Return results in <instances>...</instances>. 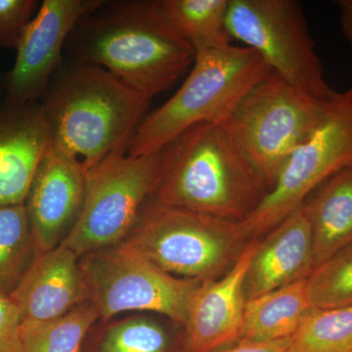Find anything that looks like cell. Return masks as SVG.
Masks as SVG:
<instances>
[{
  "instance_id": "obj_16",
  "label": "cell",
  "mask_w": 352,
  "mask_h": 352,
  "mask_svg": "<svg viewBox=\"0 0 352 352\" xmlns=\"http://www.w3.org/2000/svg\"><path fill=\"white\" fill-rule=\"evenodd\" d=\"M50 145V126L41 103L0 104V207L25 204Z\"/></svg>"
},
{
  "instance_id": "obj_21",
  "label": "cell",
  "mask_w": 352,
  "mask_h": 352,
  "mask_svg": "<svg viewBox=\"0 0 352 352\" xmlns=\"http://www.w3.org/2000/svg\"><path fill=\"white\" fill-rule=\"evenodd\" d=\"M99 321L89 302L53 320L22 321L23 352H83L90 331Z\"/></svg>"
},
{
  "instance_id": "obj_10",
  "label": "cell",
  "mask_w": 352,
  "mask_h": 352,
  "mask_svg": "<svg viewBox=\"0 0 352 352\" xmlns=\"http://www.w3.org/2000/svg\"><path fill=\"white\" fill-rule=\"evenodd\" d=\"M352 164V87L339 91L309 136L280 171L258 208L241 221L248 239H259L286 219L322 182Z\"/></svg>"
},
{
  "instance_id": "obj_18",
  "label": "cell",
  "mask_w": 352,
  "mask_h": 352,
  "mask_svg": "<svg viewBox=\"0 0 352 352\" xmlns=\"http://www.w3.org/2000/svg\"><path fill=\"white\" fill-rule=\"evenodd\" d=\"M310 308L307 279L248 300L240 340L268 342L292 337Z\"/></svg>"
},
{
  "instance_id": "obj_9",
  "label": "cell",
  "mask_w": 352,
  "mask_h": 352,
  "mask_svg": "<svg viewBox=\"0 0 352 352\" xmlns=\"http://www.w3.org/2000/svg\"><path fill=\"white\" fill-rule=\"evenodd\" d=\"M227 32L251 48L271 71L303 94L328 105L339 91L325 78L300 2L230 0Z\"/></svg>"
},
{
  "instance_id": "obj_26",
  "label": "cell",
  "mask_w": 352,
  "mask_h": 352,
  "mask_svg": "<svg viewBox=\"0 0 352 352\" xmlns=\"http://www.w3.org/2000/svg\"><path fill=\"white\" fill-rule=\"evenodd\" d=\"M22 318L12 300L0 296V352H23Z\"/></svg>"
},
{
  "instance_id": "obj_24",
  "label": "cell",
  "mask_w": 352,
  "mask_h": 352,
  "mask_svg": "<svg viewBox=\"0 0 352 352\" xmlns=\"http://www.w3.org/2000/svg\"><path fill=\"white\" fill-rule=\"evenodd\" d=\"M311 307L352 305V243L314 268L307 279Z\"/></svg>"
},
{
  "instance_id": "obj_29",
  "label": "cell",
  "mask_w": 352,
  "mask_h": 352,
  "mask_svg": "<svg viewBox=\"0 0 352 352\" xmlns=\"http://www.w3.org/2000/svg\"><path fill=\"white\" fill-rule=\"evenodd\" d=\"M6 91V75L0 74V91Z\"/></svg>"
},
{
  "instance_id": "obj_1",
  "label": "cell",
  "mask_w": 352,
  "mask_h": 352,
  "mask_svg": "<svg viewBox=\"0 0 352 352\" xmlns=\"http://www.w3.org/2000/svg\"><path fill=\"white\" fill-rule=\"evenodd\" d=\"M72 61L105 69L150 100L195 62L194 46L156 1H104L83 17L66 46Z\"/></svg>"
},
{
  "instance_id": "obj_15",
  "label": "cell",
  "mask_w": 352,
  "mask_h": 352,
  "mask_svg": "<svg viewBox=\"0 0 352 352\" xmlns=\"http://www.w3.org/2000/svg\"><path fill=\"white\" fill-rule=\"evenodd\" d=\"M22 321L59 318L88 302L80 258L64 245L41 252L9 296Z\"/></svg>"
},
{
  "instance_id": "obj_5",
  "label": "cell",
  "mask_w": 352,
  "mask_h": 352,
  "mask_svg": "<svg viewBox=\"0 0 352 352\" xmlns=\"http://www.w3.org/2000/svg\"><path fill=\"white\" fill-rule=\"evenodd\" d=\"M239 221L164 205L145 204L124 244L176 277L217 279L247 245Z\"/></svg>"
},
{
  "instance_id": "obj_14",
  "label": "cell",
  "mask_w": 352,
  "mask_h": 352,
  "mask_svg": "<svg viewBox=\"0 0 352 352\" xmlns=\"http://www.w3.org/2000/svg\"><path fill=\"white\" fill-rule=\"evenodd\" d=\"M315 268L311 226L305 205L264 235L248 270V300L307 279Z\"/></svg>"
},
{
  "instance_id": "obj_11",
  "label": "cell",
  "mask_w": 352,
  "mask_h": 352,
  "mask_svg": "<svg viewBox=\"0 0 352 352\" xmlns=\"http://www.w3.org/2000/svg\"><path fill=\"white\" fill-rule=\"evenodd\" d=\"M103 0H44L18 45L12 69L6 74V99L14 105L39 103L62 66L69 34Z\"/></svg>"
},
{
  "instance_id": "obj_17",
  "label": "cell",
  "mask_w": 352,
  "mask_h": 352,
  "mask_svg": "<svg viewBox=\"0 0 352 352\" xmlns=\"http://www.w3.org/2000/svg\"><path fill=\"white\" fill-rule=\"evenodd\" d=\"M303 205L311 226L316 267L352 243V164L322 182Z\"/></svg>"
},
{
  "instance_id": "obj_12",
  "label": "cell",
  "mask_w": 352,
  "mask_h": 352,
  "mask_svg": "<svg viewBox=\"0 0 352 352\" xmlns=\"http://www.w3.org/2000/svg\"><path fill=\"white\" fill-rule=\"evenodd\" d=\"M85 194V171L50 143L25 200L38 254L63 244L82 214Z\"/></svg>"
},
{
  "instance_id": "obj_22",
  "label": "cell",
  "mask_w": 352,
  "mask_h": 352,
  "mask_svg": "<svg viewBox=\"0 0 352 352\" xmlns=\"http://www.w3.org/2000/svg\"><path fill=\"white\" fill-rule=\"evenodd\" d=\"M38 256L25 204L0 207V296H11Z\"/></svg>"
},
{
  "instance_id": "obj_27",
  "label": "cell",
  "mask_w": 352,
  "mask_h": 352,
  "mask_svg": "<svg viewBox=\"0 0 352 352\" xmlns=\"http://www.w3.org/2000/svg\"><path fill=\"white\" fill-rule=\"evenodd\" d=\"M215 352H294L291 337L287 339L268 340V342H251L239 340L232 346Z\"/></svg>"
},
{
  "instance_id": "obj_25",
  "label": "cell",
  "mask_w": 352,
  "mask_h": 352,
  "mask_svg": "<svg viewBox=\"0 0 352 352\" xmlns=\"http://www.w3.org/2000/svg\"><path fill=\"white\" fill-rule=\"evenodd\" d=\"M39 6L36 0H0V47L17 50Z\"/></svg>"
},
{
  "instance_id": "obj_8",
  "label": "cell",
  "mask_w": 352,
  "mask_h": 352,
  "mask_svg": "<svg viewBox=\"0 0 352 352\" xmlns=\"http://www.w3.org/2000/svg\"><path fill=\"white\" fill-rule=\"evenodd\" d=\"M80 265L100 321L147 312L184 328L190 300L203 282L171 275L124 243L80 256Z\"/></svg>"
},
{
  "instance_id": "obj_13",
  "label": "cell",
  "mask_w": 352,
  "mask_h": 352,
  "mask_svg": "<svg viewBox=\"0 0 352 352\" xmlns=\"http://www.w3.org/2000/svg\"><path fill=\"white\" fill-rule=\"evenodd\" d=\"M258 242L250 240L226 274L197 288L184 326L188 352L219 351L239 342L247 303L245 280Z\"/></svg>"
},
{
  "instance_id": "obj_7",
  "label": "cell",
  "mask_w": 352,
  "mask_h": 352,
  "mask_svg": "<svg viewBox=\"0 0 352 352\" xmlns=\"http://www.w3.org/2000/svg\"><path fill=\"white\" fill-rule=\"evenodd\" d=\"M175 151V143L140 157H113L87 178L82 214L63 244L78 258L126 239L154 195Z\"/></svg>"
},
{
  "instance_id": "obj_2",
  "label": "cell",
  "mask_w": 352,
  "mask_h": 352,
  "mask_svg": "<svg viewBox=\"0 0 352 352\" xmlns=\"http://www.w3.org/2000/svg\"><path fill=\"white\" fill-rule=\"evenodd\" d=\"M150 99L101 67L62 64L41 101L50 143L89 176L126 154Z\"/></svg>"
},
{
  "instance_id": "obj_23",
  "label": "cell",
  "mask_w": 352,
  "mask_h": 352,
  "mask_svg": "<svg viewBox=\"0 0 352 352\" xmlns=\"http://www.w3.org/2000/svg\"><path fill=\"white\" fill-rule=\"evenodd\" d=\"M291 342L294 352H352V305L310 308Z\"/></svg>"
},
{
  "instance_id": "obj_6",
  "label": "cell",
  "mask_w": 352,
  "mask_h": 352,
  "mask_svg": "<svg viewBox=\"0 0 352 352\" xmlns=\"http://www.w3.org/2000/svg\"><path fill=\"white\" fill-rule=\"evenodd\" d=\"M328 106L271 71L244 95L223 124L270 191L289 157L320 122Z\"/></svg>"
},
{
  "instance_id": "obj_3",
  "label": "cell",
  "mask_w": 352,
  "mask_h": 352,
  "mask_svg": "<svg viewBox=\"0 0 352 352\" xmlns=\"http://www.w3.org/2000/svg\"><path fill=\"white\" fill-rule=\"evenodd\" d=\"M152 198L164 205L243 221L270 192L223 122H201L173 141Z\"/></svg>"
},
{
  "instance_id": "obj_4",
  "label": "cell",
  "mask_w": 352,
  "mask_h": 352,
  "mask_svg": "<svg viewBox=\"0 0 352 352\" xmlns=\"http://www.w3.org/2000/svg\"><path fill=\"white\" fill-rule=\"evenodd\" d=\"M270 72L258 53L245 46L227 43L196 50L186 80L170 100L146 116L126 154H152L197 124L226 122L244 95Z\"/></svg>"
},
{
  "instance_id": "obj_20",
  "label": "cell",
  "mask_w": 352,
  "mask_h": 352,
  "mask_svg": "<svg viewBox=\"0 0 352 352\" xmlns=\"http://www.w3.org/2000/svg\"><path fill=\"white\" fill-rule=\"evenodd\" d=\"M157 3L195 51L231 43L226 25L230 0H157Z\"/></svg>"
},
{
  "instance_id": "obj_19",
  "label": "cell",
  "mask_w": 352,
  "mask_h": 352,
  "mask_svg": "<svg viewBox=\"0 0 352 352\" xmlns=\"http://www.w3.org/2000/svg\"><path fill=\"white\" fill-rule=\"evenodd\" d=\"M87 338V352H188L184 329L176 335L163 321L147 314L99 321Z\"/></svg>"
},
{
  "instance_id": "obj_28",
  "label": "cell",
  "mask_w": 352,
  "mask_h": 352,
  "mask_svg": "<svg viewBox=\"0 0 352 352\" xmlns=\"http://www.w3.org/2000/svg\"><path fill=\"white\" fill-rule=\"evenodd\" d=\"M340 25L342 34L352 47V0H340Z\"/></svg>"
}]
</instances>
